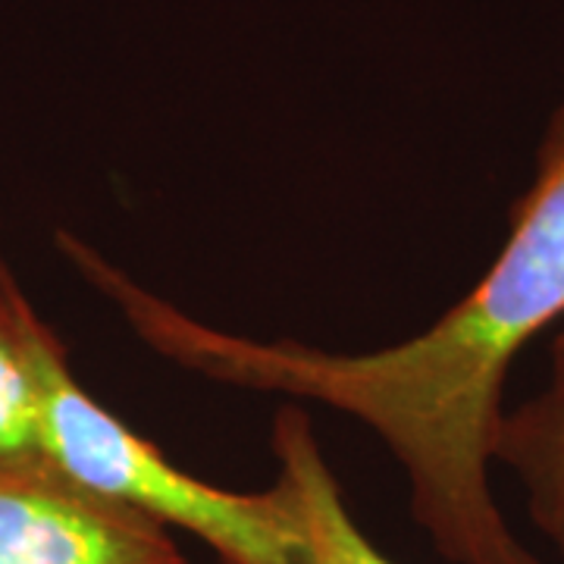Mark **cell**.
Returning a JSON list of instances; mask_svg holds the SVG:
<instances>
[{"label":"cell","mask_w":564,"mask_h":564,"mask_svg":"<svg viewBox=\"0 0 564 564\" xmlns=\"http://www.w3.org/2000/svg\"><path fill=\"white\" fill-rule=\"evenodd\" d=\"M57 248L148 348L239 389L280 392L370 426L402 464L411 514L452 564H545L508 524L489 484L514 358L564 321V104L511 210L502 251L440 321L373 351L251 339L198 321L144 289L98 248L57 232Z\"/></svg>","instance_id":"obj_1"},{"label":"cell","mask_w":564,"mask_h":564,"mask_svg":"<svg viewBox=\"0 0 564 564\" xmlns=\"http://www.w3.org/2000/svg\"><path fill=\"white\" fill-rule=\"evenodd\" d=\"M39 373L35 452L73 484L126 505L166 530L202 540L226 564H307V536L289 489H223L182 470L91 392L69 367L66 345L41 321L32 323Z\"/></svg>","instance_id":"obj_2"},{"label":"cell","mask_w":564,"mask_h":564,"mask_svg":"<svg viewBox=\"0 0 564 564\" xmlns=\"http://www.w3.org/2000/svg\"><path fill=\"white\" fill-rule=\"evenodd\" d=\"M0 564H185L173 530L73 484L39 452L0 455Z\"/></svg>","instance_id":"obj_3"},{"label":"cell","mask_w":564,"mask_h":564,"mask_svg":"<svg viewBox=\"0 0 564 564\" xmlns=\"http://www.w3.org/2000/svg\"><path fill=\"white\" fill-rule=\"evenodd\" d=\"M273 455L280 480L299 508L307 536V564H395L351 518L343 486L323 458L314 423L299 404H282L273 417Z\"/></svg>","instance_id":"obj_4"},{"label":"cell","mask_w":564,"mask_h":564,"mask_svg":"<svg viewBox=\"0 0 564 564\" xmlns=\"http://www.w3.org/2000/svg\"><path fill=\"white\" fill-rule=\"evenodd\" d=\"M492 464L514 470L533 524L564 558V329L552 339L543 389L502 411Z\"/></svg>","instance_id":"obj_5"},{"label":"cell","mask_w":564,"mask_h":564,"mask_svg":"<svg viewBox=\"0 0 564 564\" xmlns=\"http://www.w3.org/2000/svg\"><path fill=\"white\" fill-rule=\"evenodd\" d=\"M35 304L0 254V455L35 452L39 373L32 358Z\"/></svg>","instance_id":"obj_6"}]
</instances>
